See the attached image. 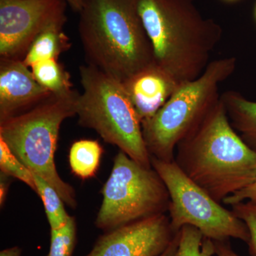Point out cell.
<instances>
[{
	"instance_id": "obj_1",
	"label": "cell",
	"mask_w": 256,
	"mask_h": 256,
	"mask_svg": "<svg viewBox=\"0 0 256 256\" xmlns=\"http://www.w3.org/2000/svg\"><path fill=\"white\" fill-rule=\"evenodd\" d=\"M174 161L220 203L256 180V152L232 127L222 98L200 126L178 143Z\"/></svg>"
},
{
	"instance_id": "obj_2",
	"label": "cell",
	"mask_w": 256,
	"mask_h": 256,
	"mask_svg": "<svg viewBox=\"0 0 256 256\" xmlns=\"http://www.w3.org/2000/svg\"><path fill=\"white\" fill-rule=\"evenodd\" d=\"M138 11L154 62L180 84L201 76L222 40L220 24L203 16L195 0H140Z\"/></svg>"
},
{
	"instance_id": "obj_3",
	"label": "cell",
	"mask_w": 256,
	"mask_h": 256,
	"mask_svg": "<svg viewBox=\"0 0 256 256\" xmlns=\"http://www.w3.org/2000/svg\"><path fill=\"white\" fill-rule=\"evenodd\" d=\"M140 0H84L78 32L87 64L120 82L154 63Z\"/></svg>"
},
{
	"instance_id": "obj_4",
	"label": "cell",
	"mask_w": 256,
	"mask_h": 256,
	"mask_svg": "<svg viewBox=\"0 0 256 256\" xmlns=\"http://www.w3.org/2000/svg\"><path fill=\"white\" fill-rule=\"evenodd\" d=\"M79 92L53 94L32 109L0 121V138L34 174L60 194L64 203L76 208V194L57 171L55 154L62 122L76 116Z\"/></svg>"
},
{
	"instance_id": "obj_5",
	"label": "cell",
	"mask_w": 256,
	"mask_h": 256,
	"mask_svg": "<svg viewBox=\"0 0 256 256\" xmlns=\"http://www.w3.org/2000/svg\"><path fill=\"white\" fill-rule=\"evenodd\" d=\"M236 58L212 60L193 80L182 82L164 106L142 122L143 138L150 154L174 161L178 143L196 129L220 101L218 86L234 74Z\"/></svg>"
},
{
	"instance_id": "obj_6",
	"label": "cell",
	"mask_w": 256,
	"mask_h": 256,
	"mask_svg": "<svg viewBox=\"0 0 256 256\" xmlns=\"http://www.w3.org/2000/svg\"><path fill=\"white\" fill-rule=\"evenodd\" d=\"M79 70L84 92L76 108L78 124L94 130L138 164L152 168L142 124L122 82L88 64Z\"/></svg>"
},
{
	"instance_id": "obj_7",
	"label": "cell",
	"mask_w": 256,
	"mask_h": 256,
	"mask_svg": "<svg viewBox=\"0 0 256 256\" xmlns=\"http://www.w3.org/2000/svg\"><path fill=\"white\" fill-rule=\"evenodd\" d=\"M100 193L102 202L95 226L104 232L169 210V192L158 173L120 150Z\"/></svg>"
},
{
	"instance_id": "obj_8",
	"label": "cell",
	"mask_w": 256,
	"mask_h": 256,
	"mask_svg": "<svg viewBox=\"0 0 256 256\" xmlns=\"http://www.w3.org/2000/svg\"><path fill=\"white\" fill-rule=\"evenodd\" d=\"M151 165L169 192L168 212L175 232L188 225L214 242L236 238L247 244L249 232L246 224L194 182L174 160L163 161L151 156Z\"/></svg>"
},
{
	"instance_id": "obj_9",
	"label": "cell",
	"mask_w": 256,
	"mask_h": 256,
	"mask_svg": "<svg viewBox=\"0 0 256 256\" xmlns=\"http://www.w3.org/2000/svg\"><path fill=\"white\" fill-rule=\"evenodd\" d=\"M67 5L64 0H0V60H23L44 30L65 25Z\"/></svg>"
},
{
	"instance_id": "obj_10",
	"label": "cell",
	"mask_w": 256,
	"mask_h": 256,
	"mask_svg": "<svg viewBox=\"0 0 256 256\" xmlns=\"http://www.w3.org/2000/svg\"><path fill=\"white\" fill-rule=\"evenodd\" d=\"M178 232L166 214L152 216L106 232L86 256H160Z\"/></svg>"
},
{
	"instance_id": "obj_11",
	"label": "cell",
	"mask_w": 256,
	"mask_h": 256,
	"mask_svg": "<svg viewBox=\"0 0 256 256\" xmlns=\"http://www.w3.org/2000/svg\"><path fill=\"white\" fill-rule=\"evenodd\" d=\"M23 60H0V121L23 114L52 95Z\"/></svg>"
},
{
	"instance_id": "obj_12",
	"label": "cell",
	"mask_w": 256,
	"mask_h": 256,
	"mask_svg": "<svg viewBox=\"0 0 256 256\" xmlns=\"http://www.w3.org/2000/svg\"><path fill=\"white\" fill-rule=\"evenodd\" d=\"M122 84L141 124L164 105L180 84L156 62Z\"/></svg>"
},
{
	"instance_id": "obj_13",
	"label": "cell",
	"mask_w": 256,
	"mask_h": 256,
	"mask_svg": "<svg viewBox=\"0 0 256 256\" xmlns=\"http://www.w3.org/2000/svg\"><path fill=\"white\" fill-rule=\"evenodd\" d=\"M220 98L232 127L244 142L256 152V102L234 90L224 92Z\"/></svg>"
},
{
	"instance_id": "obj_14",
	"label": "cell",
	"mask_w": 256,
	"mask_h": 256,
	"mask_svg": "<svg viewBox=\"0 0 256 256\" xmlns=\"http://www.w3.org/2000/svg\"><path fill=\"white\" fill-rule=\"evenodd\" d=\"M64 25L56 24L44 30L35 38L24 58V63L31 68L40 60L56 58L72 46L70 40L63 31Z\"/></svg>"
},
{
	"instance_id": "obj_15",
	"label": "cell",
	"mask_w": 256,
	"mask_h": 256,
	"mask_svg": "<svg viewBox=\"0 0 256 256\" xmlns=\"http://www.w3.org/2000/svg\"><path fill=\"white\" fill-rule=\"evenodd\" d=\"M104 149L96 140L75 141L68 152V162L72 173L82 180L95 178L99 168Z\"/></svg>"
},
{
	"instance_id": "obj_16",
	"label": "cell",
	"mask_w": 256,
	"mask_h": 256,
	"mask_svg": "<svg viewBox=\"0 0 256 256\" xmlns=\"http://www.w3.org/2000/svg\"><path fill=\"white\" fill-rule=\"evenodd\" d=\"M31 69L36 82L52 94H64L73 89L70 74L58 60H40L32 65Z\"/></svg>"
},
{
	"instance_id": "obj_17",
	"label": "cell",
	"mask_w": 256,
	"mask_h": 256,
	"mask_svg": "<svg viewBox=\"0 0 256 256\" xmlns=\"http://www.w3.org/2000/svg\"><path fill=\"white\" fill-rule=\"evenodd\" d=\"M36 192L41 198L50 229H58L67 224L70 216L67 213L60 194L38 175L34 174Z\"/></svg>"
},
{
	"instance_id": "obj_18",
	"label": "cell",
	"mask_w": 256,
	"mask_h": 256,
	"mask_svg": "<svg viewBox=\"0 0 256 256\" xmlns=\"http://www.w3.org/2000/svg\"><path fill=\"white\" fill-rule=\"evenodd\" d=\"M216 255L215 242L206 238L198 229L186 225L180 229L176 256H213Z\"/></svg>"
},
{
	"instance_id": "obj_19",
	"label": "cell",
	"mask_w": 256,
	"mask_h": 256,
	"mask_svg": "<svg viewBox=\"0 0 256 256\" xmlns=\"http://www.w3.org/2000/svg\"><path fill=\"white\" fill-rule=\"evenodd\" d=\"M0 171L10 178H18L36 192L33 172L12 152L2 138H0Z\"/></svg>"
},
{
	"instance_id": "obj_20",
	"label": "cell",
	"mask_w": 256,
	"mask_h": 256,
	"mask_svg": "<svg viewBox=\"0 0 256 256\" xmlns=\"http://www.w3.org/2000/svg\"><path fill=\"white\" fill-rule=\"evenodd\" d=\"M76 242V222L70 216L62 228L50 229V248L47 256H72Z\"/></svg>"
},
{
	"instance_id": "obj_21",
	"label": "cell",
	"mask_w": 256,
	"mask_h": 256,
	"mask_svg": "<svg viewBox=\"0 0 256 256\" xmlns=\"http://www.w3.org/2000/svg\"><path fill=\"white\" fill-rule=\"evenodd\" d=\"M232 210L246 225L249 232V240L247 242L249 254L250 256H256V202H239L232 205Z\"/></svg>"
},
{
	"instance_id": "obj_22",
	"label": "cell",
	"mask_w": 256,
	"mask_h": 256,
	"mask_svg": "<svg viewBox=\"0 0 256 256\" xmlns=\"http://www.w3.org/2000/svg\"><path fill=\"white\" fill-rule=\"evenodd\" d=\"M244 201L256 202V180L244 190L226 198L223 201V204L232 206L235 204Z\"/></svg>"
},
{
	"instance_id": "obj_23",
	"label": "cell",
	"mask_w": 256,
	"mask_h": 256,
	"mask_svg": "<svg viewBox=\"0 0 256 256\" xmlns=\"http://www.w3.org/2000/svg\"><path fill=\"white\" fill-rule=\"evenodd\" d=\"M10 184H11L10 176L1 172L0 174V206L1 207L4 206L6 202Z\"/></svg>"
},
{
	"instance_id": "obj_24",
	"label": "cell",
	"mask_w": 256,
	"mask_h": 256,
	"mask_svg": "<svg viewBox=\"0 0 256 256\" xmlns=\"http://www.w3.org/2000/svg\"><path fill=\"white\" fill-rule=\"evenodd\" d=\"M216 256H240L234 252L228 240L214 242Z\"/></svg>"
},
{
	"instance_id": "obj_25",
	"label": "cell",
	"mask_w": 256,
	"mask_h": 256,
	"mask_svg": "<svg viewBox=\"0 0 256 256\" xmlns=\"http://www.w3.org/2000/svg\"><path fill=\"white\" fill-rule=\"evenodd\" d=\"M178 240H180V232L176 234L169 247L160 256H176L178 246Z\"/></svg>"
},
{
	"instance_id": "obj_26",
	"label": "cell",
	"mask_w": 256,
	"mask_h": 256,
	"mask_svg": "<svg viewBox=\"0 0 256 256\" xmlns=\"http://www.w3.org/2000/svg\"><path fill=\"white\" fill-rule=\"evenodd\" d=\"M22 250L18 246H13L4 249L0 252V256H21Z\"/></svg>"
},
{
	"instance_id": "obj_27",
	"label": "cell",
	"mask_w": 256,
	"mask_h": 256,
	"mask_svg": "<svg viewBox=\"0 0 256 256\" xmlns=\"http://www.w3.org/2000/svg\"><path fill=\"white\" fill-rule=\"evenodd\" d=\"M67 4L69 5L74 12H80L84 5V0H64Z\"/></svg>"
},
{
	"instance_id": "obj_28",
	"label": "cell",
	"mask_w": 256,
	"mask_h": 256,
	"mask_svg": "<svg viewBox=\"0 0 256 256\" xmlns=\"http://www.w3.org/2000/svg\"><path fill=\"white\" fill-rule=\"evenodd\" d=\"M227 1H236V0H227Z\"/></svg>"
},
{
	"instance_id": "obj_29",
	"label": "cell",
	"mask_w": 256,
	"mask_h": 256,
	"mask_svg": "<svg viewBox=\"0 0 256 256\" xmlns=\"http://www.w3.org/2000/svg\"><path fill=\"white\" fill-rule=\"evenodd\" d=\"M255 15H256V11H255Z\"/></svg>"
}]
</instances>
